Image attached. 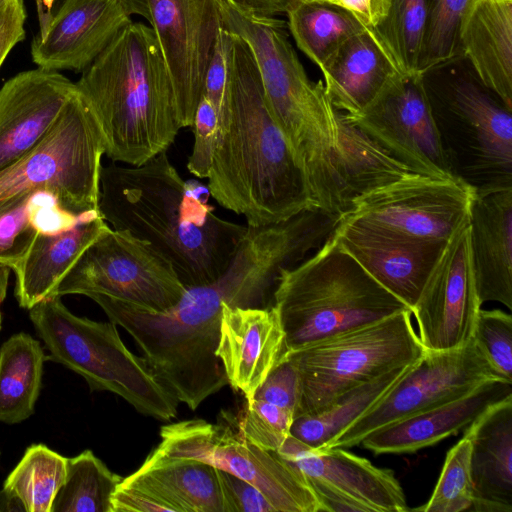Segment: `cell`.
<instances>
[{
	"mask_svg": "<svg viewBox=\"0 0 512 512\" xmlns=\"http://www.w3.org/2000/svg\"><path fill=\"white\" fill-rule=\"evenodd\" d=\"M467 0H427L428 23L418 73L426 75L462 56L459 25Z\"/></svg>",
	"mask_w": 512,
	"mask_h": 512,
	"instance_id": "d590c367",
	"label": "cell"
},
{
	"mask_svg": "<svg viewBox=\"0 0 512 512\" xmlns=\"http://www.w3.org/2000/svg\"><path fill=\"white\" fill-rule=\"evenodd\" d=\"M233 34V33H232ZM209 194L249 226L285 221L312 209L306 176L272 119L249 45L233 34L228 110L207 177Z\"/></svg>",
	"mask_w": 512,
	"mask_h": 512,
	"instance_id": "277c9868",
	"label": "cell"
},
{
	"mask_svg": "<svg viewBox=\"0 0 512 512\" xmlns=\"http://www.w3.org/2000/svg\"><path fill=\"white\" fill-rule=\"evenodd\" d=\"M329 234L327 220L315 210L269 225H247L223 273L209 284L186 288L180 301L161 313L101 294L87 297L129 333L176 399L196 410L228 384L216 356L223 304L261 307L280 271L308 257Z\"/></svg>",
	"mask_w": 512,
	"mask_h": 512,
	"instance_id": "6da1fadb",
	"label": "cell"
},
{
	"mask_svg": "<svg viewBox=\"0 0 512 512\" xmlns=\"http://www.w3.org/2000/svg\"><path fill=\"white\" fill-rule=\"evenodd\" d=\"M60 0H36L37 11L39 15L40 27L44 26L50 19L54 5ZM126 10L132 15H139L150 20L147 0H119Z\"/></svg>",
	"mask_w": 512,
	"mask_h": 512,
	"instance_id": "c3c4849f",
	"label": "cell"
},
{
	"mask_svg": "<svg viewBox=\"0 0 512 512\" xmlns=\"http://www.w3.org/2000/svg\"><path fill=\"white\" fill-rule=\"evenodd\" d=\"M182 128L191 127L222 20L217 0H147Z\"/></svg>",
	"mask_w": 512,
	"mask_h": 512,
	"instance_id": "e0dca14e",
	"label": "cell"
},
{
	"mask_svg": "<svg viewBox=\"0 0 512 512\" xmlns=\"http://www.w3.org/2000/svg\"><path fill=\"white\" fill-rule=\"evenodd\" d=\"M501 380L474 341L450 351H426L372 407L321 449L359 445L369 433Z\"/></svg>",
	"mask_w": 512,
	"mask_h": 512,
	"instance_id": "5bb4252c",
	"label": "cell"
},
{
	"mask_svg": "<svg viewBox=\"0 0 512 512\" xmlns=\"http://www.w3.org/2000/svg\"><path fill=\"white\" fill-rule=\"evenodd\" d=\"M342 8L370 30L376 29L385 19L390 0H315Z\"/></svg>",
	"mask_w": 512,
	"mask_h": 512,
	"instance_id": "7dc6e473",
	"label": "cell"
},
{
	"mask_svg": "<svg viewBox=\"0 0 512 512\" xmlns=\"http://www.w3.org/2000/svg\"><path fill=\"white\" fill-rule=\"evenodd\" d=\"M222 26L250 47L268 111L303 170L319 209L338 216L359 195L394 179L400 163L354 126L307 75L287 22L217 0Z\"/></svg>",
	"mask_w": 512,
	"mask_h": 512,
	"instance_id": "7a4b0ae2",
	"label": "cell"
},
{
	"mask_svg": "<svg viewBox=\"0 0 512 512\" xmlns=\"http://www.w3.org/2000/svg\"><path fill=\"white\" fill-rule=\"evenodd\" d=\"M469 251L468 225L453 236L412 309L426 351L459 349L473 338L481 309Z\"/></svg>",
	"mask_w": 512,
	"mask_h": 512,
	"instance_id": "ac0fdd59",
	"label": "cell"
},
{
	"mask_svg": "<svg viewBox=\"0 0 512 512\" xmlns=\"http://www.w3.org/2000/svg\"><path fill=\"white\" fill-rule=\"evenodd\" d=\"M473 194L453 177L413 174L361 194L340 218L407 238L449 242L468 225Z\"/></svg>",
	"mask_w": 512,
	"mask_h": 512,
	"instance_id": "4fadbf2b",
	"label": "cell"
},
{
	"mask_svg": "<svg viewBox=\"0 0 512 512\" xmlns=\"http://www.w3.org/2000/svg\"><path fill=\"white\" fill-rule=\"evenodd\" d=\"M272 298L284 354L410 310L362 268L334 231L300 263L280 271Z\"/></svg>",
	"mask_w": 512,
	"mask_h": 512,
	"instance_id": "8992f818",
	"label": "cell"
},
{
	"mask_svg": "<svg viewBox=\"0 0 512 512\" xmlns=\"http://www.w3.org/2000/svg\"><path fill=\"white\" fill-rule=\"evenodd\" d=\"M41 193L22 198L0 208V263L12 268L30 248L36 235L44 230L38 204Z\"/></svg>",
	"mask_w": 512,
	"mask_h": 512,
	"instance_id": "f35d334b",
	"label": "cell"
},
{
	"mask_svg": "<svg viewBox=\"0 0 512 512\" xmlns=\"http://www.w3.org/2000/svg\"><path fill=\"white\" fill-rule=\"evenodd\" d=\"M104 154L100 124L77 89L49 133L0 171V208L44 193L75 217L99 210Z\"/></svg>",
	"mask_w": 512,
	"mask_h": 512,
	"instance_id": "ba28073f",
	"label": "cell"
},
{
	"mask_svg": "<svg viewBox=\"0 0 512 512\" xmlns=\"http://www.w3.org/2000/svg\"><path fill=\"white\" fill-rule=\"evenodd\" d=\"M224 512H276L253 484L218 469Z\"/></svg>",
	"mask_w": 512,
	"mask_h": 512,
	"instance_id": "ee69618b",
	"label": "cell"
},
{
	"mask_svg": "<svg viewBox=\"0 0 512 512\" xmlns=\"http://www.w3.org/2000/svg\"><path fill=\"white\" fill-rule=\"evenodd\" d=\"M24 511L20 500L4 488L0 491V512H18Z\"/></svg>",
	"mask_w": 512,
	"mask_h": 512,
	"instance_id": "f907efd6",
	"label": "cell"
},
{
	"mask_svg": "<svg viewBox=\"0 0 512 512\" xmlns=\"http://www.w3.org/2000/svg\"><path fill=\"white\" fill-rule=\"evenodd\" d=\"M76 91V84L66 76L39 67L4 83L0 89V171L49 133Z\"/></svg>",
	"mask_w": 512,
	"mask_h": 512,
	"instance_id": "44dd1931",
	"label": "cell"
},
{
	"mask_svg": "<svg viewBox=\"0 0 512 512\" xmlns=\"http://www.w3.org/2000/svg\"><path fill=\"white\" fill-rule=\"evenodd\" d=\"M320 69L331 102L349 117L364 112L403 75L377 34L367 28L343 42Z\"/></svg>",
	"mask_w": 512,
	"mask_h": 512,
	"instance_id": "d4e9b609",
	"label": "cell"
},
{
	"mask_svg": "<svg viewBox=\"0 0 512 512\" xmlns=\"http://www.w3.org/2000/svg\"><path fill=\"white\" fill-rule=\"evenodd\" d=\"M252 399L288 409L296 415L300 400L299 376L294 362L283 354Z\"/></svg>",
	"mask_w": 512,
	"mask_h": 512,
	"instance_id": "7bdbcfd3",
	"label": "cell"
},
{
	"mask_svg": "<svg viewBox=\"0 0 512 512\" xmlns=\"http://www.w3.org/2000/svg\"><path fill=\"white\" fill-rule=\"evenodd\" d=\"M183 420L160 428L154 449L171 457L194 459L239 477L259 489L276 512H320V503L303 474L276 451L244 439L231 422Z\"/></svg>",
	"mask_w": 512,
	"mask_h": 512,
	"instance_id": "8fae6325",
	"label": "cell"
},
{
	"mask_svg": "<svg viewBox=\"0 0 512 512\" xmlns=\"http://www.w3.org/2000/svg\"><path fill=\"white\" fill-rule=\"evenodd\" d=\"M67 458L43 444L29 446L6 478L3 488L14 494L25 512H50L64 482Z\"/></svg>",
	"mask_w": 512,
	"mask_h": 512,
	"instance_id": "836d02e7",
	"label": "cell"
},
{
	"mask_svg": "<svg viewBox=\"0 0 512 512\" xmlns=\"http://www.w3.org/2000/svg\"><path fill=\"white\" fill-rule=\"evenodd\" d=\"M227 414L244 439L267 451L282 446L294 419L292 411L258 399L245 402L239 416Z\"/></svg>",
	"mask_w": 512,
	"mask_h": 512,
	"instance_id": "74e56055",
	"label": "cell"
},
{
	"mask_svg": "<svg viewBox=\"0 0 512 512\" xmlns=\"http://www.w3.org/2000/svg\"><path fill=\"white\" fill-rule=\"evenodd\" d=\"M29 311L50 352L47 359L82 376L91 391L114 393L139 413L160 421L176 416L179 401L147 360L127 348L115 323L76 316L59 295L46 297Z\"/></svg>",
	"mask_w": 512,
	"mask_h": 512,
	"instance_id": "52a82bcc",
	"label": "cell"
},
{
	"mask_svg": "<svg viewBox=\"0 0 512 512\" xmlns=\"http://www.w3.org/2000/svg\"><path fill=\"white\" fill-rule=\"evenodd\" d=\"M40 343L27 333H17L0 348V422L20 423L34 413L43 363Z\"/></svg>",
	"mask_w": 512,
	"mask_h": 512,
	"instance_id": "f546056e",
	"label": "cell"
},
{
	"mask_svg": "<svg viewBox=\"0 0 512 512\" xmlns=\"http://www.w3.org/2000/svg\"><path fill=\"white\" fill-rule=\"evenodd\" d=\"M345 117L416 173L452 177L432 116L425 75L399 76L364 112Z\"/></svg>",
	"mask_w": 512,
	"mask_h": 512,
	"instance_id": "2e32d148",
	"label": "cell"
},
{
	"mask_svg": "<svg viewBox=\"0 0 512 512\" xmlns=\"http://www.w3.org/2000/svg\"><path fill=\"white\" fill-rule=\"evenodd\" d=\"M276 452L303 474L321 511L411 510L391 469L376 467L344 448L312 449L289 434Z\"/></svg>",
	"mask_w": 512,
	"mask_h": 512,
	"instance_id": "9a60e30c",
	"label": "cell"
},
{
	"mask_svg": "<svg viewBox=\"0 0 512 512\" xmlns=\"http://www.w3.org/2000/svg\"><path fill=\"white\" fill-rule=\"evenodd\" d=\"M424 352L412 324V312L404 310L285 353L299 376L300 400L295 417L324 410L350 390L416 362Z\"/></svg>",
	"mask_w": 512,
	"mask_h": 512,
	"instance_id": "9c48e42d",
	"label": "cell"
},
{
	"mask_svg": "<svg viewBox=\"0 0 512 512\" xmlns=\"http://www.w3.org/2000/svg\"><path fill=\"white\" fill-rule=\"evenodd\" d=\"M99 211L115 230L148 242L188 288L216 280L247 225L219 217L163 151L137 166L102 167Z\"/></svg>",
	"mask_w": 512,
	"mask_h": 512,
	"instance_id": "3957f363",
	"label": "cell"
},
{
	"mask_svg": "<svg viewBox=\"0 0 512 512\" xmlns=\"http://www.w3.org/2000/svg\"><path fill=\"white\" fill-rule=\"evenodd\" d=\"M471 443L472 511L512 512V395L465 428Z\"/></svg>",
	"mask_w": 512,
	"mask_h": 512,
	"instance_id": "4316f807",
	"label": "cell"
},
{
	"mask_svg": "<svg viewBox=\"0 0 512 512\" xmlns=\"http://www.w3.org/2000/svg\"><path fill=\"white\" fill-rule=\"evenodd\" d=\"M427 23V0H390L385 19L373 30L403 74L418 73Z\"/></svg>",
	"mask_w": 512,
	"mask_h": 512,
	"instance_id": "e575fe53",
	"label": "cell"
},
{
	"mask_svg": "<svg viewBox=\"0 0 512 512\" xmlns=\"http://www.w3.org/2000/svg\"><path fill=\"white\" fill-rule=\"evenodd\" d=\"M285 352V334L275 306L224 303L216 356L228 384L250 402Z\"/></svg>",
	"mask_w": 512,
	"mask_h": 512,
	"instance_id": "7402d4cb",
	"label": "cell"
},
{
	"mask_svg": "<svg viewBox=\"0 0 512 512\" xmlns=\"http://www.w3.org/2000/svg\"><path fill=\"white\" fill-rule=\"evenodd\" d=\"M3 1V0H0V2Z\"/></svg>",
	"mask_w": 512,
	"mask_h": 512,
	"instance_id": "db71d44e",
	"label": "cell"
},
{
	"mask_svg": "<svg viewBox=\"0 0 512 512\" xmlns=\"http://www.w3.org/2000/svg\"><path fill=\"white\" fill-rule=\"evenodd\" d=\"M471 443L463 437L447 452L435 489L429 500L413 510L461 512L471 509L474 486L471 476Z\"/></svg>",
	"mask_w": 512,
	"mask_h": 512,
	"instance_id": "8d00e7d4",
	"label": "cell"
},
{
	"mask_svg": "<svg viewBox=\"0 0 512 512\" xmlns=\"http://www.w3.org/2000/svg\"><path fill=\"white\" fill-rule=\"evenodd\" d=\"M458 37L476 79L512 109V0H467Z\"/></svg>",
	"mask_w": 512,
	"mask_h": 512,
	"instance_id": "83f0119b",
	"label": "cell"
},
{
	"mask_svg": "<svg viewBox=\"0 0 512 512\" xmlns=\"http://www.w3.org/2000/svg\"><path fill=\"white\" fill-rule=\"evenodd\" d=\"M31 44L42 69L83 71L131 20L119 0H60Z\"/></svg>",
	"mask_w": 512,
	"mask_h": 512,
	"instance_id": "d6986e66",
	"label": "cell"
},
{
	"mask_svg": "<svg viewBox=\"0 0 512 512\" xmlns=\"http://www.w3.org/2000/svg\"><path fill=\"white\" fill-rule=\"evenodd\" d=\"M472 340L497 376L512 383V316L480 309Z\"/></svg>",
	"mask_w": 512,
	"mask_h": 512,
	"instance_id": "ab89813d",
	"label": "cell"
},
{
	"mask_svg": "<svg viewBox=\"0 0 512 512\" xmlns=\"http://www.w3.org/2000/svg\"><path fill=\"white\" fill-rule=\"evenodd\" d=\"M294 1H309V0H294Z\"/></svg>",
	"mask_w": 512,
	"mask_h": 512,
	"instance_id": "f5cc1de1",
	"label": "cell"
},
{
	"mask_svg": "<svg viewBox=\"0 0 512 512\" xmlns=\"http://www.w3.org/2000/svg\"><path fill=\"white\" fill-rule=\"evenodd\" d=\"M11 268L5 264L0 263V330L2 323L1 304L6 297L9 275Z\"/></svg>",
	"mask_w": 512,
	"mask_h": 512,
	"instance_id": "816d5d0a",
	"label": "cell"
},
{
	"mask_svg": "<svg viewBox=\"0 0 512 512\" xmlns=\"http://www.w3.org/2000/svg\"><path fill=\"white\" fill-rule=\"evenodd\" d=\"M75 84L114 162L141 165L167 151L182 128L157 37L142 22L127 24Z\"/></svg>",
	"mask_w": 512,
	"mask_h": 512,
	"instance_id": "5b68a950",
	"label": "cell"
},
{
	"mask_svg": "<svg viewBox=\"0 0 512 512\" xmlns=\"http://www.w3.org/2000/svg\"><path fill=\"white\" fill-rule=\"evenodd\" d=\"M122 479L91 450L67 458L50 512H112L111 498Z\"/></svg>",
	"mask_w": 512,
	"mask_h": 512,
	"instance_id": "d6a6232c",
	"label": "cell"
},
{
	"mask_svg": "<svg viewBox=\"0 0 512 512\" xmlns=\"http://www.w3.org/2000/svg\"><path fill=\"white\" fill-rule=\"evenodd\" d=\"M232 46L233 34L221 26L207 67L202 94L215 107L219 122L228 110Z\"/></svg>",
	"mask_w": 512,
	"mask_h": 512,
	"instance_id": "b9f144b4",
	"label": "cell"
},
{
	"mask_svg": "<svg viewBox=\"0 0 512 512\" xmlns=\"http://www.w3.org/2000/svg\"><path fill=\"white\" fill-rule=\"evenodd\" d=\"M112 512H166L169 508L145 490L120 482L111 498Z\"/></svg>",
	"mask_w": 512,
	"mask_h": 512,
	"instance_id": "bcb514c9",
	"label": "cell"
},
{
	"mask_svg": "<svg viewBox=\"0 0 512 512\" xmlns=\"http://www.w3.org/2000/svg\"><path fill=\"white\" fill-rule=\"evenodd\" d=\"M123 481L145 490L170 512H224L218 469L202 461L153 450Z\"/></svg>",
	"mask_w": 512,
	"mask_h": 512,
	"instance_id": "f1b7e54d",
	"label": "cell"
},
{
	"mask_svg": "<svg viewBox=\"0 0 512 512\" xmlns=\"http://www.w3.org/2000/svg\"><path fill=\"white\" fill-rule=\"evenodd\" d=\"M108 228L100 211L96 210L58 230H41L26 254L12 268L19 305L29 310L54 295L83 252Z\"/></svg>",
	"mask_w": 512,
	"mask_h": 512,
	"instance_id": "484cf974",
	"label": "cell"
},
{
	"mask_svg": "<svg viewBox=\"0 0 512 512\" xmlns=\"http://www.w3.org/2000/svg\"><path fill=\"white\" fill-rule=\"evenodd\" d=\"M287 27L297 47L319 68L348 38L365 29L346 10L320 1H294Z\"/></svg>",
	"mask_w": 512,
	"mask_h": 512,
	"instance_id": "1f68e13d",
	"label": "cell"
},
{
	"mask_svg": "<svg viewBox=\"0 0 512 512\" xmlns=\"http://www.w3.org/2000/svg\"><path fill=\"white\" fill-rule=\"evenodd\" d=\"M341 246L411 311L449 242L407 238L340 218Z\"/></svg>",
	"mask_w": 512,
	"mask_h": 512,
	"instance_id": "ffe728a7",
	"label": "cell"
},
{
	"mask_svg": "<svg viewBox=\"0 0 512 512\" xmlns=\"http://www.w3.org/2000/svg\"><path fill=\"white\" fill-rule=\"evenodd\" d=\"M425 85L450 175L474 190L512 186V109L477 79Z\"/></svg>",
	"mask_w": 512,
	"mask_h": 512,
	"instance_id": "30bf717a",
	"label": "cell"
},
{
	"mask_svg": "<svg viewBox=\"0 0 512 512\" xmlns=\"http://www.w3.org/2000/svg\"><path fill=\"white\" fill-rule=\"evenodd\" d=\"M26 17L23 0L0 2V67L12 48L25 39Z\"/></svg>",
	"mask_w": 512,
	"mask_h": 512,
	"instance_id": "f6af8a7d",
	"label": "cell"
},
{
	"mask_svg": "<svg viewBox=\"0 0 512 512\" xmlns=\"http://www.w3.org/2000/svg\"><path fill=\"white\" fill-rule=\"evenodd\" d=\"M511 395L512 383L490 380L457 399L385 425L360 444L376 455L414 453L456 435L491 405Z\"/></svg>",
	"mask_w": 512,
	"mask_h": 512,
	"instance_id": "cb8c5ba5",
	"label": "cell"
},
{
	"mask_svg": "<svg viewBox=\"0 0 512 512\" xmlns=\"http://www.w3.org/2000/svg\"><path fill=\"white\" fill-rule=\"evenodd\" d=\"M185 291L173 266L148 242L108 228L83 252L54 295L101 294L161 313Z\"/></svg>",
	"mask_w": 512,
	"mask_h": 512,
	"instance_id": "7c38bea8",
	"label": "cell"
},
{
	"mask_svg": "<svg viewBox=\"0 0 512 512\" xmlns=\"http://www.w3.org/2000/svg\"><path fill=\"white\" fill-rule=\"evenodd\" d=\"M412 364L392 369L350 390L318 413L295 417L290 435L312 449L323 448L381 399Z\"/></svg>",
	"mask_w": 512,
	"mask_h": 512,
	"instance_id": "4dcf8cb0",
	"label": "cell"
},
{
	"mask_svg": "<svg viewBox=\"0 0 512 512\" xmlns=\"http://www.w3.org/2000/svg\"><path fill=\"white\" fill-rule=\"evenodd\" d=\"M239 8L258 16L274 17L286 13L294 0H230Z\"/></svg>",
	"mask_w": 512,
	"mask_h": 512,
	"instance_id": "681fc988",
	"label": "cell"
},
{
	"mask_svg": "<svg viewBox=\"0 0 512 512\" xmlns=\"http://www.w3.org/2000/svg\"><path fill=\"white\" fill-rule=\"evenodd\" d=\"M191 128L194 142L187 169L196 177L207 179L219 139V120L215 107L204 95L197 105Z\"/></svg>",
	"mask_w": 512,
	"mask_h": 512,
	"instance_id": "60d3db41",
	"label": "cell"
},
{
	"mask_svg": "<svg viewBox=\"0 0 512 512\" xmlns=\"http://www.w3.org/2000/svg\"><path fill=\"white\" fill-rule=\"evenodd\" d=\"M469 251L480 304L512 309V186L474 190Z\"/></svg>",
	"mask_w": 512,
	"mask_h": 512,
	"instance_id": "603a6c76",
	"label": "cell"
}]
</instances>
